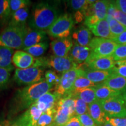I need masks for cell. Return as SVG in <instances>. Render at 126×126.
<instances>
[{
    "instance_id": "1",
    "label": "cell",
    "mask_w": 126,
    "mask_h": 126,
    "mask_svg": "<svg viewBox=\"0 0 126 126\" xmlns=\"http://www.w3.org/2000/svg\"><path fill=\"white\" fill-rule=\"evenodd\" d=\"M53 86L45 80L18 90L12 99V113H18L30 108L42 95L50 92Z\"/></svg>"
},
{
    "instance_id": "2",
    "label": "cell",
    "mask_w": 126,
    "mask_h": 126,
    "mask_svg": "<svg viewBox=\"0 0 126 126\" xmlns=\"http://www.w3.org/2000/svg\"><path fill=\"white\" fill-rule=\"evenodd\" d=\"M59 17L57 8L54 5L46 2L37 3L33 8L29 27L47 31Z\"/></svg>"
},
{
    "instance_id": "3",
    "label": "cell",
    "mask_w": 126,
    "mask_h": 126,
    "mask_svg": "<svg viewBox=\"0 0 126 126\" xmlns=\"http://www.w3.org/2000/svg\"><path fill=\"white\" fill-rule=\"evenodd\" d=\"M28 27L8 25L0 32V47L12 49H23V44Z\"/></svg>"
},
{
    "instance_id": "4",
    "label": "cell",
    "mask_w": 126,
    "mask_h": 126,
    "mask_svg": "<svg viewBox=\"0 0 126 126\" xmlns=\"http://www.w3.org/2000/svg\"><path fill=\"white\" fill-rule=\"evenodd\" d=\"M33 67L40 68H49L59 73L63 74L79 68V65L77 64L69 56L61 57L53 55L47 57L36 58L35 63Z\"/></svg>"
},
{
    "instance_id": "5",
    "label": "cell",
    "mask_w": 126,
    "mask_h": 126,
    "mask_svg": "<svg viewBox=\"0 0 126 126\" xmlns=\"http://www.w3.org/2000/svg\"><path fill=\"white\" fill-rule=\"evenodd\" d=\"M118 45L111 39L94 37L91 40L89 47L91 53L88 60L112 56Z\"/></svg>"
},
{
    "instance_id": "6",
    "label": "cell",
    "mask_w": 126,
    "mask_h": 126,
    "mask_svg": "<svg viewBox=\"0 0 126 126\" xmlns=\"http://www.w3.org/2000/svg\"><path fill=\"white\" fill-rule=\"evenodd\" d=\"M74 22V18L70 14H63L59 16L46 32L50 36L54 38H67L70 37Z\"/></svg>"
},
{
    "instance_id": "7",
    "label": "cell",
    "mask_w": 126,
    "mask_h": 126,
    "mask_svg": "<svg viewBox=\"0 0 126 126\" xmlns=\"http://www.w3.org/2000/svg\"><path fill=\"white\" fill-rule=\"evenodd\" d=\"M42 68L31 67L26 69H18L15 71L14 79L19 85H31L40 82L45 80Z\"/></svg>"
},
{
    "instance_id": "8",
    "label": "cell",
    "mask_w": 126,
    "mask_h": 126,
    "mask_svg": "<svg viewBox=\"0 0 126 126\" xmlns=\"http://www.w3.org/2000/svg\"><path fill=\"white\" fill-rule=\"evenodd\" d=\"M83 71L82 69L77 68L62 74L59 83L55 86L54 93L60 99L66 96L71 91L76 79L82 75Z\"/></svg>"
},
{
    "instance_id": "9",
    "label": "cell",
    "mask_w": 126,
    "mask_h": 126,
    "mask_svg": "<svg viewBox=\"0 0 126 126\" xmlns=\"http://www.w3.org/2000/svg\"><path fill=\"white\" fill-rule=\"evenodd\" d=\"M100 102L109 118L126 117V107L122 94Z\"/></svg>"
},
{
    "instance_id": "10",
    "label": "cell",
    "mask_w": 126,
    "mask_h": 126,
    "mask_svg": "<svg viewBox=\"0 0 126 126\" xmlns=\"http://www.w3.org/2000/svg\"><path fill=\"white\" fill-rule=\"evenodd\" d=\"M42 111L34 104L28 109L14 122L20 126H36Z\"/></svg>"
},
{
    "instance_id": "11",
    "label": "cell",
    "mask_w": 126,
    "mask_h": 126,
    "mask_svg": "<svg viewBox=\"0 0 126 126\" xmlns=\"http://www.w3.org/2000/svg\"><path fill=\"white\" fill-rule=\"evenodd\" d=\"M73 45V42L70 37L64 39H57L52 41L50 43V47L53 55L61 57L68 56Z\"/></svg>"
},
{
    "instance_id": "12",
    "label": "cell",
    "mask_w": 126,
    "mask_h": 126,
    "mask_svg": "<svg viewBox=\"0 0 126 126\" xmlns=\"http://www.w3.org/2000/svg\"><path fill=\"white\" fill-rule=\"evenodd\" d=\"M84 64L88 70L110 71L114 68L115 61L112 56H110L88 60Z\"/></svg>"
},
{
    "instance_id": "13",
    "label": "cell",
    "mask_w": 126,
    "mask_h": 126,
    "mask_svg": "<svg viewBox=\"0 0 126 126\" xmlns=\"http://www.w3.org/2000/svg\"><path fill=\"white\" fill-rule=\"evenodd\" d=\"M109 4L110 2L108 1H96L94 4L89 5L85 14V16L86 18L92 16L99 21L106 19Z\"/></svg>"
},
{
    "instance_id": "14",
    "label": "cell",
    "mask_w": 126,
    "mask_h": 126,
    "mask_svg": "<svg viewBox=\"0 0 126 126\" xmlns=\"http://www.w3.org/2000/svg\"><path fill=\"white\" fill-rule=\"evenodd\" d=\"M36 58L22 50L14 52L12 61L14 65L18 69H26L32 67L35 63Z\"/></svg>"
},
{
    "instance_id": "15",
    "label": "cell",
    "mask_w": 126,
    "mask_h": 126,
    "mask_svg": "<svg viewBox=\"0 0 126 126\" xmlns=\"http://www.w3.org/2000/svg\"><path fill=\"white\" fill-rule=\"evenodd\" d=\"M60 97L54 92H48L42 95L34 104L43 113L54 109Z\"/></svg>"
},
{
    "instance_id": "16",
    "label": "cell",
    "mask_w": 126,
    "mask_h": 126,
    "mask_svg": "<svg viewBox=\"0 0 126 126\" xmlns=\"http://www.w3.org/2000/svg\"><path fill=\"white\" fill-rule=\"evenodd\" d=\"M47 32L46 31L32 29L28 27L23 44V49L42 42H45Z\"/></svg>"
},
{
    "instance_id": "17",
    "label": "cell",
    "mask_w": 126,
    "mask_h": 126,
    "mask_svg": "<svg viewBox=\"0 0 126 126\" xmlns=\"http://www.w3.org/2000/svg\"><path fill=\"white\" fill-rule=\"evenodd\" d=\"M88 114L92 118L97 126H103L109 120V117L105 114L100 102L96 100L89 105Z\"/></svg>"
},
{
    "instance_id": "18",
    "label": "cell",
    "mask_w": 126,
    "mask_h": 126,
    "mask_svg": "<svg viewBox=\"0 0 126 126\" xmlns=\"http://www.w3.org/2000/svg\"><path fill=\"white\" fill-rule=\"evenodd\" d=\"M91 53V50L89 47L82 46L75 43L71 50L69 56L77 64L79 65L86 62Z\"/></svg>"
},
{
    "instance_id": "19",
    "label": "cell",
    "mask_w": 126,
    "mask_h": 126,
    "mask_svg": "<svg viewBox=\"0 0 126 126\" xmlns=\"http://www.w3.org/2000/svg\"><path fill=\"white\" fill-rule=\"evenodd\" d=\"M65 97H70L74 99L79 98L86 102L88 105H90L97 100L95 94V87L83 88L71 91Z\"/></svg>"
},
{
    "instance_id": "20",
    "label": "cell",
    "mask_w": 126,
    "mask_h": 126,
    "mask_svg": "<svg viewBox=\"0 0 126 126\" xmlns=\"http://www.w3.org/2000/svg\"><path fill=\"white\" fill-rule=\"evenodd\" d=\"M72 38L75 43L82 46L88 47L92 40V32L88 27L82 26L73 32Z\"/></svg>"
},
{
    "instance_id": "21",
    "label": "cell",
    "mask_w": 126,
    "mask_h": 126,
    "mask_svg": "<svg viewBox=\"0 0 126 126\" xmlns=\"http://www.w3.org/2000/svg\"><path fill=\"white\" fill-rule=\"evenodd\" d=\"M111 71H99V70H83L82 76L85 77L92 82L99 85L103 83L111 75Z\"/></svg>"
},
{
    "instance_id": "22",
    "label": "cell",
    "mask_w": 126,
    "mask_h": 126,
    "mask_svg": "<svg viewBox=\"0 0 126 126\" xmlns=\"http://www.w3.org/2000/svg\"><path fill=\"white\" fill-rule=\"evenodd\" d=\"M102 83L122 94L126 91V78L115 74H111L109 78Z\"/></svg>"
},
{
    "instance_id": "23",
    "label": "cell",
    "mask_w": 126,
    "mask_h": 126,
    "mask_svg": "<svg viewBox=\"0 0 126 126\" xmlns=\"http://www.w3.org/2000/svg\"><path fill=\"white\" fill-rule=\"evenodd\" d=\"M89 29L96 37L111 40L113 39L110 32L109 22L106 19L100 20L95 25L89 28Z\"/></svg>"
},
{
    "instance_id": "24",
    "label": "cell",
    "mask_w": 126,
    "mask_h": 126,
    "mask_svg": "<svg viewBox=\"0 0 126 126\" xmlns=\"http://www.w3.org/2000/svg\"><path fill=\"white\" fill-rule=\"evenodd\" d=\"M14 53V49L0 47V68L13 70L12 59Z\"/></svg>"
},
{
    "instance_id": "25",
    "label": "cell",
    "mask_w": 126,
    "mask_h": 126,
    "mask_svg": "<svg viewBox=\"0 0 126 126\" xmlns=\"http://www.w3.org/2000/svg\"><path fill=\"white\" fill-rule=\"evenodd\" d=\"M95 94L97 100L99 101H103L112 97L122 94V93L113 90L103 83H100L96 86Z\"/></svg>"
},
{
    "instance_id": "26",
    "label": "cell",
    "mask_w": 126,
    "mask_h": 126,
    "mask_svg": "<svg viewBox=\"0 0 126 126\" xmlns=\"http://www.w3.org/2000/svg\"><path fill=\"white\" fill-rule=\"evenodd\" d=\"M29 17V9L28 8L17 11L12 14L11 19L9 25L16 26H25Z\"/></svg>"
},
{
    "instance_id": "27",
    "label": "cell",
    "mask_w": 126,
    "mask_h": 126,
    "mask_svg": "<svg viewBox=\"0 0 126 126\" xmlns=\"http://www.w3.org/2000/svg\"><path fill=\"white\" fill-rule=\"evenodd\" d=\"M48 47V43L47 42H43L42 43L36 44L32 46L24 48L23 49V51L29 53V54L33 56L34 57L38 58L42 56L45 53Z\"/></svg>"
},
{
    "instance_id": "28",
    "label": "cell",
    "mask_w": 126,
    "mask_h": 126,
    "mask_svg": "<svg viewBox=\"0 0 126 126\" xmlns=\"http://www.w3.org/2000/svg\"><path fill=\"white\" fill-rule=\"evenodd\" d=\"M97 85H98L92 82L85 77L82 76V75H80L75 80L73 87H72L71 91L70 92L73 91L78 90V89H83V88L96 87Z\"/></svg>"
},
{
    "instance_id": "29",
    "label": "cell",
    "mask_w": 126,
    "mask_h": 126,
    "mask_svg": "<svg viewBox=\"0 0 126 126\" xmlns=\"http://www.w3.org/2000/svg\"><path fill=\"white\" fill-rule=\"evenodd\" d=\"M56 108L54 109L43 113L39 118L36 126H50L54 120Z\"/></svg>"
},
{
    "instance_id": "30",
    "label": "cell",
    "mask_w": 126,
    "mask_h": 126,
    "mask_svg": "<svg viewBox=\"0 0 126 126\" xmlns=\"http://www.w3.org/2000/svg\"><path fill=\"white\" fill-rule=\"evenodd\" d=\"M11 16L9 0H0V20L5 22Z\"/></svg>"
},
{
    "instance_id": "31",
    "label": "cell",
    "mask_w": 126,
    "mask_h": 126,
    "mask_svg": "<svg viewBox=\"0 0 126 126\" xmlns=\"http://www.w3.org/2000/svg\"><path fill=\"white\" fill-rule=\"evenodd\" d=\"M108 22L109 25L110 32L113 38L119 36L120 34L126 31V27L121 25L114 19H111Z\"/></svg>"
},
{
    "instance_id": "32",
    "label": "cell",
    "mask_w": 126,
    "mask_h": 126,
    "mask_svg": "<svg viewBox=\"0 0 126 126\" xmlns=\"http://www.w3.org/2000/svg\"><path fill=\"white\" fill-rule=\"evenodd\" d=\"M70 7L77 11H81L85 14L89 4L88 0H71L68 2Z\"/></svg>"
},
{
    "instance_id": "33",
    "label": "cell",
    "mask_w": 126,
    "mask_h": 126,
    "mask_svg": "<svg viewBox=\"0 0 126 126\" xmlns=\"http://www.w3.org/2000/svg\"><path fill=\"white\" fill-rule=\"evenodd\" d=\"M31 1L28 0H9L11 12L12 14L20 9L28 8Z\"/></svg>"
},
{
    "instance_id": "34",
    "label": "cell",
    "mask_w": 126,
    "mask_h": 126,
    "mask_svg": "<svg viewBox=\"0 0 126 126\" xmlns=\"http://www.w3.org/2000/svg\"><path fill=\"white\" fill-rule=\"evenodd\" d=\"M89 105L79 98H75V111L74 116H79L81 115L88 113Z\"/></svg>"
},
{
    "instance_id": "35",
    "label": "cell",
    "mask_w": 126,
    "mask_h": 126,
    "mask_svg": "<svg viewBox=\"0 0 126 126\" xmlns=\"http://www.w3.org/2000/svg\"><path fill=\"white\" fill-rule=\"evenodd\" d=\"M111 72L126 78V59L115 61L114 68Z\"/></svg>"
},
{
    "instance_id": "36",
    "label": "cell",
    "mask_w": 126,
    "mask_h": 126,
    "mask_svg": "<svg viewBox=\"0 0 126 126\" xmlns=\"http://www.w3.org/2000/svg\"><path fill=\"white\" fill-rule=\"evenodd\" d=\"M45 81L48 83L53 86H56L59 83L60 77L57 75L54 71L48 70L45 72Z\"/></svg>"
},
{
    "instance_id": "37",
    "label": "cell",
    "mask_w": 126,
    "mask_h": 126,
    "mask_svg": "<svg viewBox=\"0 0 126 126\" xmlns=\"http://www.w3.org/2000/svg\"><path fill=\"white\" fill-rule=\"evenodd\" d=\"M115 61L126 59V45H118L112 55Z\"/></svg>"
},
{
    "instance_id": "38",
    "label": "cell",
    "mask_w": 126,
    "mask_h": 126,
    "mask_svg": "<svg viewBox=\"0 0 126 126\" xmlns=\"http://www.w3.org/2000/svg\"><path fill=\"white\" fill-rule=\"evenodd\" d=\"M12 71L8 69L0 68V90L2 89L7 85Z\"/></svg>"
},
{
    "instance_id": "39",
    "label": "cell",
    "mask_w": 126,
    "mask_h": 126,
    "mask_svg": "<svg viewBox=\"0 0 126 126\" xmlns=\"http://www.w3.org/2000/svg\"><path fill=\"white\" fill-rule=\"evenodd\" d=\"M82 126H97L95 122L88 113L77 116Z\"/></svg>"
},
{
    "instance_id": "40",
    "label": "cell",
    "mask_w": 126,
    "mask_h": 126,
    "mask_svg": "<svg viewBox=\"0 0 126 126\" xmlns=\"http://www.w3.org/2000/svg\"><path fill=\"white\" fill-rule=\"evenodd\" d=\"M113 19L117 20L118 22L123 26L126 27V14L117 9L113 15Z\"/></svg>"
},
{
    "instance_id": "41",
    "label": "cell",
    "mask_w": 126,
    "mask_h": 126,
    "mask_svg": "<svg viewBox=\"0 0 126 126\" xmlns=\"http://www.w3.org/2000/svg\"><path fill=\"white\" fill-rule=\"evenodd\" d=\"M108 121L114 126H126V117L109 118Z\"/></svg>"
},
{
    "instance_id": "42",
    "label": "cell",
    "mask_w": 126,
    "mask_h": 126,
    "mask_svg": "<svg viewBox=\"0 0 126 126\" xmlns=\"http://www.w3.org/2000/svg\"><path fill=\"white\" fill-rule=\"evenodd\" d=\"M116 6L114 4V2H110V4L109 5L108 12H107V16H106V20L108 22L109 21L110 19H113V15H114V12L117 10Z\"/></svg>"
},
{
    "instance_id": "43",
    "label": "cell",
    "mask_w": 126,
    "mask_h": 126,
    "mask_svg": "<svg viewBox=\"0 0 126 126\" xmlns=\"http://www.w3.org/2000/svg\"><path fill=\"white\" fill-rule=\"evenodd\" d=\"M112 40L116 42L118 45H126V31L123 32L117 37H114Z\"/></svg>"
},
{
    "instance_id": "44",
    "label": "cell",
    "mask_w": 126,
    "mask_h": 126,
    "mask_svg": "<svg viewBox=\"0 0 126 126\" xmlns=\"http://www.w3.org/2000/svg\"><path fill=\"white\" fill-rule=\"evenodd\" d=\"M116 8L124 14H126V0H117L114 1Z\"/></svg>"
},
{
    "instance_id": "45",
    "label": "cell",
    "mask_w": 126,
    "mask_h": 126,
    "mask_svg": "<svg viewBox=\"0 0 126 126\" xmlns=\"http://www.w3.org/2000/svg\"><path fill=\"white\" fill-rule=\"evenodd\" d=\"M63 126H82L77 116H74L71 118L70 120Z\"/></svg>"
},
{
    "instance_id": "46",
    "label": "cell",
    "mask_w": 126,
    "mask_h": 126,
    "mask_svg": "<svg viewBox=\"0 0 126 126\" xmlns=\"http://www.w3.org/2000/svg\"><path fill=\"white\" fill-rule=\"evenodd\" d=\"M85 18V14L81 11H77L74 14V21L76 23H79L82 21L83 19Z\"/></svg>"
},
{
    "instance_id": "47",
    "label": "cell",
    "mask_w": 126,
    "mask_h": 126,
    "mask_svg": "<svg viewBox=\"0 0 126 126\" xmlns=\"http://www.w3.org/2000/svg\"><path fill=\"white\" fill-rule=\"evenodd\" d=\"M10 125L11 123L8 120L0 117V126H9Z\"/></svg>"
},
{
    "instance_id": "48",
    "label": "cell",
    "mask_w": 126,
    "mask_h": 126,
    "mask_svg": "<svg viewBox=\"0 0 126 126\" xmlns=\"http://www.w3.org/2000/svg\"><path fill=\"white\" fill-rule=\"evenodd\" d=\"M122 96H123V97L124 103H125V105L126 107V91L122 94Z\"/></svg>"
},
{
    "instance_id": "49",
    "label": "cell",
    "mask_w": 126,
    "mask_h": 126,
    "mask_svg": "<svg viewBox=\"0 0 126 126\" xmlns=\"http://www.w3.org/2000/svg\"><path fill=\"white\" fill-rule=\"evenodd\" d=\"M103 126H113V124H111V123H110L108 120L106 123H105V124H103Z\"/></svg>"
},
{
    "instance_id": "50",
    "label": "cell",
    "mask_w": 126,
    "mask_h": 126,
    "mask_svg": "<svg viewBox=\"0 0 126 126\" xmlns=\"http://www.w3.org/2000/svg\"><path fill=\"white\" fill-rule=\"evenodd\" d=\"M9 126H20L16 125V124H11V125Z\"/></svg>"
}]
</instances>
